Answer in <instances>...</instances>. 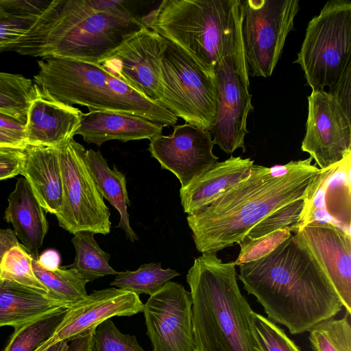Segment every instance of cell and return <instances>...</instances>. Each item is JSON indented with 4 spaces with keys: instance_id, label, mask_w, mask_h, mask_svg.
Here are the masks:
<instances>
[{
    "instance_id": "obj_1",
    "label": "cell",
    "mask_w": 351,
    "mask_h": 351,
    "mask_svg": "<svg viewBox=\"0 0 351 351\" xmlns=\"http://www.w3.org/2000/svg\"><path fill=\"white\" fill-rule=\"evenodd\" d=\"M239 267L243 289L268 319L292 335L309 331L343 307L324 270L293 234L266 256Z\"/></svg>"
},
{
    "instance_id": "obj_2",
    "label": "cell",
    "mask_w": 351,
    "mask_h": 351,
    "mask_svg": "<svg viewBox=\"0 0 351 351\" xmlns=\"http://www.w3.org/2000/svg\"><path fill=\"white\" fill-rule=\"evenodd\" d=\"M125 1L53 0L8 51L99 64L145 27Z\"/></svg>"
},
{
    "instance_id": "obj_3",
    "label": "cell",
    "mask_w": 351,
    "mask_h": 351,
    "mask_svg": "<svg viewBox=\"0 0 351 351\" xmlns=\"http://www.w3.org/2000/svg\"><path fill=\"white\" fill-rule=\"evenodd\" d=\"M312 158L300 160L285 176L253 165L247 178L204 210L186 217L195 245L202 254H216L238 244L249 230L278 208L303 197L320 169Z\"/></svg>"
},
{
    "instance_id": "obj_4",
    "label": "cell",
    "mask_w": 351,
    "mask_h": 351,
    "mask_svg": "<svg viewBox=\"0 0 351 351\" xmlns=\"http://www.w3.org/2000/svg\"><path fill=\"white\" fill-rule=\"evenodd\" d=\"M241 0H164L143 17L145 25L186 51L210 77L232 57L250 85L241 35Z\"/></svg>"
},
{
    "instance_id": "obj_5",
    "label": "cell",
    "mask_w": 351,
    "mask_h": 351,
    "mask_svg": "<svg viewBox=\"0 0 351 351\" xmlns=\"http://www.w3.org/2000/svg\"><path fill=\"white\" fill-rule=\"evenodd\" d=\"M237 276L234 262L223 263L216 254L195 258L186 282L195 351H257L250 326L253 311Z\"/></svg>"
},
{
    "instance_id": "obj_6",
    "label": "cell",
    "mask_w": 351,
    "mask_h": 351,
    "mask_svg": "<svg viewBox=\"0 0 351 351\" xmlns=\"http://www.w3.org/2000/svg\"><path fill=\"white\" fill-rule=\"evenodd\" d=\"M34 83L56 100L86 106L90 110L119 112L173 126L178 117L130 88L98 64L49 58L38 62Z\"/></svg>"
},
{
    "instance_id": "obj_7",
    "label": "cell",
    "mask_w": 351,
    "mask_h": 351,
    "mask_svg": "<svg viewBox=\"0 0 351 351\" xmlns=\"http://www.w3.org/2000/svg\"><path fill=\"white\" fill-rule=\"evenodd\" d=\"M312 90L331 88L351 65V1H327L308 23L297 59Z\"/></svg>"
},
{
    "instance_id": "obj_8",
    "label": "cell",
    "mask_w": 351,
    "mask_h": 351,
    "mask_svg": "<svg viewBox=\"0 0 351 351\" xmlns=\"http://www.w3.org/2000/svg\"><path fill=\"white\" fill-rule=\"evenodd\" d=\"M160 75L162 104L186 123L210 131L217 108L215 78L183 49L164 38Z\"/></svg>"
},
{
    "instance_id": "obj_9",
    "label": "cell",
    "mask_w": 351,
    "mask_h": 351,
    "mask_svg": "<svg viewBox=\"0 0 351 351\" xmlns=\"http://www.w3.org/2000/svg\"><path fill=\"white\" fill-rule=\"evenodd\" d=\"M62 201L56 214L59 226L71 234L110 232V212L99 193L85 158V148L73 138L58 149Z\"/></svg>"
},
{
    "instance_id": "obj_10",
    "label": "cell",
    "mask_w": 351,
    "mask_h": 351,
    "mask_svg": "<svg viewBox=\"0 0 351 351\" xmlns=\"http://www.w3.org/2000/svg\"><path fill=\"white\" fill-rule=\"evenodd\" d=\"M242 1L241 35L248 75L270 77L293 29L298 0Z\"/></svg>"
},
{
    "instance_id": "obj_11",
    "label": "cell",
    "mask_w": 351,
    "mask_h": 351,
    "mask_svg": "<svg viewBox=\"0 0 351 351\" xmlns=\"http://www.w3.org/2000/svg\"><path fill=\"white\" fill-rule=\"evenodd\" d=\"M146 334L153 351H195L189 291L169 281L144 304Z\"/></svg>"
},
{
    "instance_id": "obj_12",
    "label": "cell",
    "mask_w": 351,
    "mask_h": 351,
    "mask_svg": "<svg viewBox=\"0 0 351 351\" xmlns=\"http://www.w3.org/2000/svg\"><path fill=\"white\" fill-rule=\"evenodd\" d=\"M163 47L164 38L145 27L98 64L146 99L162 104L160 62Z\"/></svg>"
},
{
    "instance_id": "obj_13",
    "label": "cell",
    "mask_w": 351,
    "mask_h": 351,
    "mask_svg": "<svg viewBox=\"0 0 351 351\" xmlns=\"http://www.w3.org/2000/svg\"><path fill=\"white\" fill-rule=\"evenodd\" d=\"M307 99L306 133L301 150L323 169L351 154V121L328 91L312 90Z\"/></svg>"
},
{
    "instance_id": "obj_14",
    "label": "cell",
    "mask_w": 351,
    "mask_h": 351,
    "mask_svg": "<svg viewBox=\"0 0 351 351\" xmlns=\"http://www.w3.org/2000/svg\"><path fill=\"white\" fill-rule=\"evenodd\" d=\"M217 108L209 131L215 145L227 154L241 148L245 152V137L248 133L247 119L253 111L252 95L232 57L223 59L215 69Z\"/></svg>"
},
{
    "instance_id": "obj_15",
    "label": "cell",
    "mask_w": 351,
    "mask_h": 351,
    "mask_svg": "<svg viewBox=\"0 0 351 351\" xmlns=\"http://www.w3.org/2000/svg\"><path fill=\"white\" fill-rule=\"evenodd\" d=\"M215 143L209 131L190 123L175 125L167 136L150 140L148 150L162 169L173 173L185 188L215 165Z\"/></svg>"
},
{
    "instance_id": "obj_16",
    "label": "cell",
    "mask_w": 351,
    "mask_h": 351,
    "mask_svg": "<svg viewBox=\"0 0 351 351\" xmlns=\"http://www.w3.org/2000/svg\"><path fill=\"white\" fill-rule=\"evenodd\" d=\"M350 170L351 154L320 169L305 191L298 229L313 222L328 223L351 236Z\"/></svg>"
},
{
    "instance_id": "obj_17",
    "label": "cell",
    "mask_w": 351,
    "mask_h": 351,
    "mask_svg": "<svg viewBox=\"0 0 351 351\" xmlns=\"http://www.w3.org/2000/svg\"><path fill=\"white\" fill-rule=\"evenodd\" d=\"M144 304L132 292L110 287L93 291L81 302L68 308L65 317L53 336L35 351L52 344L95 332L104 321L113 317L132 316L143 312Z\"/></svg>"
},
{
    "instance_id": "obj_18",
    "label": "cell",
    "mask_w": 351,
    "mask_h": 351,
    "mask_svg": "<svg viewBox=\"0 0 351 351\" xmlns=\"http://www.w3.org/2000/svg\"><path fill=\"white\" fill-rule=\"evenodd\" d=\"M324 270L351 315V236L328 223H310L293 234Z\"/></svg>"
},
{
    "instance_id": "obj_19",
    "label": "cell",
    "mask_w": 351,
    "mask_h": 351,
    "mask_svg": "<svg viewBox=\"0 0 351 351\" xmlns=\"http://www.w3.org/2000/svg\"><path fill=\"white\" fill-rule=\"evenodd\" d=\"M36 86L35 96L27 112L24 130L26 144L58 149L73 138L82 112Z\"/></svg>"
},
{
    "instance_id": "obj_20",
    "label": "cell",
    "mask_w": 351,
    "mask_h": 351,
    "mask_svg": "<svg viewBox=\"0 0 351 351\" xmlns=\"http://www.w3.org/2000/svg\"><path fill=\"white\" fill-rule=\"evenodd\" d=\"M254 165L250 158L230 156L217 162L185 188H180V197L184 212L198 213L214 202L247 178Z\"/></svg>"
},
{
    "instance_id": "obj_21",
    "label": "cell",
    "mask_w": 351,
    "mask_h": 351,
    "mask_svg": "<svg viewBox=\"0 0 351 351\" xmlns=\"http://www.w3.org/2000/svg\"><path fill=\"white\" fill-rule=\"evenodd\" d=\"M163 126L143 117L119 112L90 110L82 113L75 135L99 146L110 141L152 140L162 134Z\"/></svg>"
},
{
    "instance_id": "obj_22",
    "label": "cell",
    "mask_w": 351,
    "mask_h": 351,
    "mask_svg": "<svg viewBox=\"0 0 351 351\" xmlns=\"http://www.w3.org/2000/svg\"><path fill=\"white\" fill-rule=\"evenodd\" d=\"M20 174L30 185L45 212L56 214L62 201V182L56 148L27 145Z\"/></svg>"
},
{
    "instance_id": "obj_23",
    "label": "cell",
    "mask_w": 351,
    "mask_h": 351,
    "mask_svg": "<svg viewBox=\"0 0 351 351\" xmlns=\"http://www.w3.org/2000/svg\"><path fill=\"white\" fill-rule=\"evenodd\" d=\"M8 200L5 220L12 224L21 245L37 258L49 229L44 208L25 178L17 180Z\"/></svg>"
},
{
    "instance_id": "obj_24",
    "label": "cell",
    "mask_w": 351,
    "mask_h": 351,
    "mask_svg": "<svg viewBox=\"0 0 351 351\" xmlns=\"http://www.w3.org/2000/svg\"><path fill=\"white\" fill-rule=\"evenodd\" d=\"M62 306L45 291L12 280H0V327L10 326L16 328Z\"/></svg>"
},
{
    "instance_id": "obj_25",
    "label": "cell",
    "mask_w": 351,
    "mask_h": 351,
    "mask_svg": "<svg viewBox=\"0 0 351 351\" xmlns=\"http://www.w3.org/2000/svg\"><path fill=\"white\" fill-rule=\"evenodd\" d=\"M85 158L99 193L119 213L118 227L125 232L130 241L138 240V237L130 223L128 206H130V202L125 174L116 167L111 169L99 151L87 149Z\"/></svg>"
},
{
    "instance_id": "obj_26",
    "label": "cell",
    "mask_w": 351,
    "mask_h": 351,
    "mask_svg": "<svg viewBox=\"0 0 351 351\" xmlns=\"http://www.w3.org/2000/svg\"><path fill=\"white\" fill-rule=\"evenodd\" d=\"M49 2L46 0H0V52L8 51L26 34Z\"/></svg>"
},
{
    "instance_id": "obj_27",
    "label": "cell",
    "mask_w": 351,
    "mask_h": 351,
    "mask_svg": "<svg viewBox=\"0 0 351 351\" xmlns=\"http://www.w3.org/2000/svg\"><path fill=\"white\" fill-rule=\"evenodd\" d=\"M32 268L48 293L66 308L81 302L88 295L86 289L88 282L74 269L58 267L53 270L46 269L34 258L32 259Z\"/></svg>"
},
{
    "instance_id": "obj_28",
    "label": "cell",
    "mask_w": 351,
    "mask_h": 351,
    "mask_svg": "<svg viewBox=\"0 0 351 351\" xmlns=\"http://www.w3.org/2000/svg\"><path fill=\"white\" fill-rule=\"evenodd\" d=\"M95 234L88 231L73 234L71 241L75 250V257L74 262L67 266L75 269L88 282L119 274L109 265L110 254L99 247Z\"/></svg>"
},
{
    "instance_id": "obj_29",
    "label": "cell",
    "mask_w": 351,
    "mask_h": 351,
    "mask_svg": "<svg viewBox=\"0 0 351 351\" xmlns=\"http://www.w3.org/2000/svg\"><path fill=\"white\" fill-rule=\"evenodd\" d=\"M67 309L58 308L14 328L3 351H35L53 336Z\"/></svg>"
},
{
    "instance_id": "obj_30",
    "label": "cell",
    "mask_w": 351,
    "mask_h": 351,
    "mask_svg": "<svg viewBox=\"0 0 351 351\" xmlns=\"http://www.w3.org/2000/svg\"><path fill=\"white\" fill-rule=\"evenodd\" d=\"M36 88L29 78L0 71V114L25 123L27 110L35 96Z\"/></svg>"
},
{
    "instance_id": "obj_31",
    "label": "cell",
    "mask_w": 351,
    "mask_h": 351,
    "mask_svg": "<svg viewBox=\"0 0 351 351\" xmlns=\"http://www.w3.org/2000/svg\"><path fill=\"white\" fill-rule=\"evenodd\" d=\"M180 275L174 269H162L161 263H146L134 271L119 272L110 285L138 295L142 293L152 295Z\"/></svg>"
},
{
    "instance_id": "obj_32",
    "label": "cell",
    "mask_w": 351,
    "mask_h": 351,
    "mask_svg": "<svg viewBox=\"0 0 351 351\" xmlns=\"http://www.w3.org/2000/svg\"><path fill=\"white\" fill-rule=\"evenodd\" d=\"M347 313L339 319L323 320L310 330L308 339L313 351H351V326Z\"/></svg>"
},
{
    "instance_id": "obj_33",
    "label": "cell",
    "mask_w": 351,
    "mask_h": 351,
    "mask_svg": "<svg viewBox=\"0 0 351 351\" xmlns=\"http://www.w3.org/2000/svg\"><path fill=\"white\" fill-rule=\"evenodd\" d=\"M32 256L21 245L14 246L3 256L0 262L1 279L45 291L47 289L35 276Z\"/></svg>"
},
{
    "instance_id": "obj_34",
    "label": "cell",
    "mask_w": 351,
    "mask_h": 351,
    "mask_svg": "<svg viewBox=\"0 0 351 351\" xmlns=\"http://www.w3.org/2000/svg\"><path fill=\"white\" fill-rule=\"evenodd\" d=\"M250 326L257 351H302L276 323L252 312Z\"/></svg>"
},
{
    "instance_id": "obj_35",
    "label": "cell",
    "mask_w": 351,
    "mask_h": 351,
    "mask_svg": "<svg viewBox=\"0 0 351 351\" xmlns=\"http://www.w3.org/2000/svg\"><path fill=\"white\" fill-rule=\"evenodd\" d=\"M304 197L269 214L254 226L240 242L257 239L276 230L285 228H290L291 232L295 233L298 230L300 214L303 208Z\"/></svg>"
},
{
    "instance_id": "obj_36",
    "label": "cell",
    "mask_w": 351,
    "mask_h": 351,
    "mask_svg": "<svg viewBox=\"0 0 351 351\" xmlns=\"http://www.w3.org/2000/svg\"><path fill=\"white\" fill-rule=\"evenodd\" d=\"M93 351H145L134 335L122 333L111 319L102 322L93 334Z\"/></svg>"
},
{
    "instance_id": "obj_37",
    "label": "cell",
    "mask_w": 351,
    "mask_h": 351,
    "mask_svg": "<svg viewBox=\"0 0 351 351\" xmlns=\"http://www.w3.org/2000/svg\"><path fill=\"white\" fill-rule=\"evenodd\" d=\"M292 235L291 229L276 230L268 234L248 241L240 242V252L234 262L236 266L258 260L274 251Z\"/></svg>"
},
{
    "instance_id": "obj_38",
    "label": "cell",
    "mask_w": 351,
    "mask_h": 351,
    "mask_svg": "<svg viewBox=\"0 0 351 351\" xmlns=\"http://www.w3.org/2000/svg\"><path fill=\"white\" fill-rule=\"evenodd\" d=\"M328 92L334 97L346 117L350 119L351 65L347 68L338 82L329 88Z\"/></svg>"
},
{
    "instance_id": "obj_39",
    "label": "cell",
    "mask_w": 351,
    "mask_h": 351,
    "mask_svg": "<svg viewBox=\"0 0 351 351\" xmlns=\"http://www.w3.org/2000/svg\"><path fill=\"white\" fill-rule=\"evenodd\" d=\"M23 149L0 147V180L20 173Z\"/></svg>"
},
{
    "instance_id": "obj_40",
    "label": "cell",
    "mask_w": 351,
    "mask_h": 351,
    "mask_svg": "<svg viewBox=\"0 0 351 351\" xmlns=\"http://www.w3.org/2000/svg\"><path fill=\"white\" fill-rule=\"evenodd\" d=\"M27 146L23 134L0 128V147L25 149Z\"/></svg>"
},
{
    "instance_id": "obj_41",
    "label": "cell",
    "mask_w": 351,
    "mask_h": 351,
    "mask_svg": "<svg viewBox=\"0 0 351 351\" xmlns=\"http://www.w3.org/2000/svg\"><path fill=\"white\" fill-rule=\"evenodd\" d=\"M36 260L42 267L46 269L53 270L60 267V256L54 250L45 251Z\"/></svg>"
},
{
    "instance_id": "obj_42",
    "label": "cell",
    "mask_w": 351,
    "mask_h": 351,
    "mask_svg": "<svg viewBox=\"0 0 351 351\" xmlns=\"http://www.w3.org/2000/svg\"><path fill=\"white\" fill-rule=\"evenodd\" d=\"M95 332L86 335L77 337L68 344L66 351H93V334Z\"/></svg>"
},
{
    "instance_id": "obj_43",
    "label": "cell",
    "mask_w": 351,
    "mask_h": 351,
    "mask_svg": "<svg viewBox=\"0 0 351 351\" xmlns=\"http://www.w3.org/2000/svg\"><path fill=\"white\" fill-rule=\"evenodd\" d=\"M21 245L14 232L10 229H0V262L3 254L11 247Z\"/></svg>"
},
{
    "instance_id": "obj_44",
    "label": "cell",
    "mask_w": 351,
    "mask_h": 351,
    "mask_svg": "<svg viewBox=\"0 0 351 351\" xmlns=\"http://www.w3.org/2000/svg\"><path fill=\"white\" fill-rule=\"evenodd\" d=\"M25 123L11 117L0 114V128L24 135Z\"/></svg>"
},
{
    "instance_id": "obj_45",
    "label": "cell",
    "mask_w": 351,
    "mask_h": 351,
    "mask_svg": "<svg viewBox=\"0 0 351 351\" xmlns=\"http://www.w3.org/2000/svg\"><path fill=\"white\" fill-rule=\"evenodd\" d=\"M69 342L66 341H61L56 342L43 351H66Z\"/></svg>"
},
{
    "instance_id": "obj_46",
    "label": "cell",
    "mask_w": 351,
    "mask_h": 351,
    "mask_svg": "<svg viewBox=\"0 0 351 351\" xmlns=\"http://www.w3.org/2000/svg\"><path fill=\"white\" fill-rule=\"evenodd\" d=\"M0 280H1V271H0Z\"/></svg>"
},
{
    "instance_id": "obj_47",
    "label": "cell",
    "mask_w": 351,
    "mask_h": 351,
    "mask_svg": "<svg viewBox=\"0 0 351 351\" xmlns=\"http://www.w3.org/2000/svg\"></svg>"
}]
</instances>
